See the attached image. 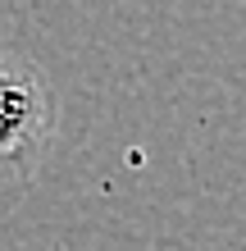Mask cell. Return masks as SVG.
<instances>
[{
	"mask_svg": "<svg viewBox=\"0 0 246 251\" xmlns=\"http://www.w3.org/2000/svg\"><path fill=\"white\" fill-rule=\"evenodd\" d=\"M60 105L55 92L32 60L0 55V183H27L41 169Z\"/></svg>",
	"mask_w": 246,
	"mask_h": 251,
	"instance_id": "obj_1",
	"label": "cell"
}]
</instances>
